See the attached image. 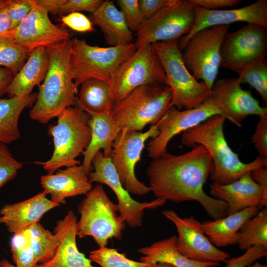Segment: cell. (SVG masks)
<instances>
[{
  "label": "cell",
  "instance_id": "cell-1",
  "mask_svg": "<svg viewBox=\"0 0 267 267\" xmlns=\"http://www.w3.org/2000/svg\"><path fill=\"white\" fill-rule=\"evenodd\" d=\"M213 168L211 156L202 145L179 155L166 152L149 163V187L156 198L176 203L196 201L214 220L222 218L228 215L226 204L203 189Z\"/></svg>",
  "mask_w": 267,
  "mask_h": 267
},
{
  "label": "cell",
  "instance_id": "cell-2",
  "mask_svg": "<svg viewBox=\"0 0 267 267\" xmlns=\"http://www.w3.org/2000/svg\"><path fill=\"white\" fill-rule=\"evenodd\" d=\"M226 119L221 115L210 117L197 126L182 133L181 142L194 147L200 145L209 152L213 164L210 175L213 183L225 185L232 183L248 172L267 167V158L260 155L248 163L242 162L228 145L223 132Z\"/></svg>",
  "mask_w": 267,
  "mask_h": 267
},
{
  "label": "cell",
  "instance_id": "cell-3",
  "mask_svg": "<svg viewBox=\"0 0 267 267\" xmlns=\"http://www.w3.org/2000/svg\"><path fill=\"white\" fill-rule=\"evenodd\" d=\"M71 40V37L46 47L49 58L48 70L30 111V118L42 124H47L66 108L77 105L78 88L69 58Z\"/></svg>",
  "mask_w": 267,
  "mask_h": 267
},
{
  "label": "cell",
  "instance_id": "cell-4",
  "mask_svg": "<svg viewBox=\"0 0 267 267\" xmlns=\"http://www.w3.org/2000/svg\"><path fill=\"white\" fill-rule=\"evenodd\" d=\"M57 118L56 123L48 127L54 145L51 158L44 162H35L48 174L63 167L80 165L76 158L87 149L91 137L90 115L78 104L66 108Z\"/></svg>",
  "mask_w": 267,
  "mask_h": 267
},
{
  "label": "cell",
  "instance_id": "cell-5",
  "mask_svg": "<svg viewBox=\"0 0 267 267\" xmlns=\"http://www.w3.org/2000/svg\"><path fill=\"white\" fill-rule=\"evenodd\" d=\"M172 95L171 89L166 85H143L115 103L110 114L121 129L139 132L162 119L171 107Z\"/></svg>",
  "mask_w": 267,
  "mask_h": 267
},
{
  "label": "cell",
  "instance_id": "cell-6",
  "mask_svg": "<svg viewBox=\"0 0 267 267\" xmlns=\"http://www.w3.org/2000/svg\"><path fill=\"white\" fill-rule=\"evenodd\" d=\"M78 209L79 238L90 236L99 248L106 247L109 239L122 238L126 223L118 214L117 204L110 199L101 184H97L86 194Z\"/></svg>",
  "mask_w": 267,
  "mask_h": 267
},
{
  "label": "cell",
  "instance_id": "cell-7",
  "mask_svg": "<svg viewBox=\"0 0 267 267\" xmlns=\"http://www.w3.org/2000/svg\"><path fill=\"white\" fill-rule=\"evenodd\" d=\"M164 69L166 85L172 92L171 107L178 110L190 109L203 103L211 90L190 73L182 58L178 40L152 44Z\"/></svg>",
  "mask_w": 267,
  "mask_h": 267
},
{
  "label": "cell",
  "instance_id": "cell-8",
  "mask_svg": "<svg viewBox=\"0 0 267 267\" xmlns=\"http://www.w3.org/2000/svg\"><path fill=\"white\" fill-rule=\"evenodd\" d=\"M136 49L134 43L114 46L89 44L86 40L71 38L70 63L76 87L95 78L109 82L120 65Z\"/></svg>",
  "mask_w": 267,
  "mask_h": 267
},
{
  "label": "cell",
  "instance_id": "cell-9",
  "mask_svg": "<svg viewBox=\"0 0 267 267\" xmlns=\"http://www.w3.org/2000/svg\"><path fill=\"white\" fill-rule=\"evenodd\" d=\"M109 83L114 104L140 86L166 85L164 69L152 44H144L136 48L117 68Z\"/></svg>",
  "mask_w": 267,
  "mask_h": 267
},
{
  "label": "cell",
  "instance_id": "cell-10",
  "mask_svg": "<svg viewBox=\"0 0 267 267\" xmlns=\"http://www.w3.org/2000/svg\"><path fill=\"white\" fill-rule=\"evenodd\" d=\"M229 25L202 29L194 34L181 51L183 62L192 76L210 89L216 80L221 64V49Z\"/></svg>",
  "mask_w": 267,
  "mask_h": 267
},
{
  "label": "cell",
  "instance_id": "cell-11",
  "mask_svg": "<svg viewBox=\"0 0 267 267\" xmlns=\"http://www.w3.org/2000/svg\"><path fill=\"white\" fill-rule=\"evenodd\" d=\"M267 54V29L246 24L224 36L221 49L220 67L239 75L266 60Z\"/></svg>",
  "mask_w": 267,
  "mask_h": 267
},
{
  "label": "cell",
  "instance_id": "cell-12",
  "mask_svg": "<svg viewBox=\"0 0 267 267\" xmlns=\"http://www.w3.org/2000/svg\"><path fill=\"white\" fill-rule=\"evenodd\" d=\"M195 21L194 5L190 0H177L146 20L136 32V48L147 44L178 40L192 30Z\"/></svg>",
  "mask_w": 267,
  "mask_h": 267
},
{
  "label": "cell",
  "instance_id": "cell-13",
  "mask_svg": "<svg viewBox=\"0 0 267 267\" xmlns=\"http://www.w3.org/2000/svg\"><path fill=\"white\" fill-rule=\"evenodd\" d=\"M158 134V123L143 133L121 129L113 142L111 162L122 185L130 194L143 195L150 192L149 186L136 178L134 170L145 141Z\"/></svg>",
  "mask_w": 267,
  "mask_h": 267
},
{
  "label": "cell",
  "instance_id": "cell-14",
  "mask_svg": "<svg viewBox=\"0 0 267 267\" xmlns=\"http://www.w3.org/2000/svg\"><path fill=\"white\" fill-rule=\"evenodd\" d=\"M91 165L94 171L88 175L90 181L105 184L112 190L117 199L119 214L130 227L141 226L145 210L155 209L166 203L158 198L144 202L134 199L122 185L110 157H104L101 151L94 155Z\"/></svg>",
  "mask_w": 267,
  "mask_h": 267
},
{
  "label": "cell",
  "instance_id": "cell-15",
  "mask_svg": "<svg viewBox=\"0 0 267 267\" xmlns=\"http://www.w3.org/2000/svg\"><path fill=\"white\" fill-rule=\"evenodd\" d=\"M32 8L26 18L15 28L0 35L12 40L24 48L30 54L39 47H47L71 38L64 27L53 24L48 12L31 0Z\"/></svg>",
  "mask_w": 267,
  "mask_h": 267
},
{
  "label": "cell",
  "instance_id": "cell-16",
  "mask_svg": "<svg viewBox=\"0 0 267 267\" xmlns=\"http://www.w3.org/2000/svg\"><path fill=\"white\" fill-rule=\"evenodd\" d=\"M215 115H222L211 95L199 106L185 110L171 107L158 122V134L147 143L150 157L156 159L167 152V146L175 135L183 133Z\"/></svg>",
  "mask_w": 267,
  "mask_h": 267
},
{
  "label": "cell",
  "instance_id": "cell-17",
  "mask_svg": "<svg viewBox=\"0 0 267 267\" xmlns=\"http://www.w3.org/2000/svg\"><path fill=\"white\" fill-rule=\"evenodd\" d=\"M162 214L175 225L178 236V250L187 258L200 262H225L230 255L219 249L205 234L201 222L192 216L182 218L175 211L167 210Z\"/></svg>",
  "mask_w": 267,
  "mask_h": 267
},
{
  "label": "cell",
  "instance_id": "cell-18",
  "mask_svg": "<svg viewBox=\"0 0 267 267\" xmlns=\"http://www.w3.org/2000/svg\"><path fill=\"white\" fill-rule=\"evenodd\" d=\"M237 78L216 80L211 96L222 115L237 127L249 115L259 117L267 114V108L260 106L250 91L243 89Z\"/></svg>",
  "mask_w": 267,
  "mask_h": 267
},
{
  "label": "cell",
  "instance_id": "cell-19",
  "mask_svg": "<svg viewBox=\"0 0 267 267\" xmlns=\"http://www.w3.org/2000/svg\"><path fill=\"white\" fill-rule=\"evenodd\" d=\"M194 7L195 21L192 29L178 42V47L181 51L194 34L206 28L243 22L258 25L267 29V0H258L246 6L232 9L208 10L198 6Z\"/></svg>",
  "mask_w": 267,
  "mask_h": 267
},
{
  "label": "cell",
  "instance_id": "cell-20",
  "mask_svg": "<svg viewBox=\"0 0 267 267\" xmlns=\"http://www.w3.org/2000/svg\"><path fill=\"white\" fill-rule=\"evenodd\" d=\"M46 195L43 191L24 201L5 204L0 210V224L14 234L39 222L44 214L60 205Z\"/></svg>",
  "mask_w": 267,
  "mask_h": 267
},
{
  "label": "cell",
  "instance_id": "cell-21",
  "mask_svg": "<svg viewBox=\"0 0 267 267\" xmlns=\"http://www.w3.org/2000/svg\"><path fill=\"white\" fill-rule=\"evenodd\" d=\"M77 217L72 211H68L63 219L56 222L54 232L59 240L56 251L49 261L36 267H94L91 261L77 248Z\"/></svg>",
  "mask_w": 267,
  "mask_h": 267
},
{
  "label": "cell",
  "instance_id": "cell-22",
  "mask_svg": "<svg viewBox=\"0 0 267 267\" xmlns=\"http://www.w3.org/2000/svg\"><path fill=\"white\" fill-rule=\"evenodd\" d=\"M55 173L42 176L41 184L51 200L59 205L69 197L86 194L92 189L91 182L82 165L58 170Z\"/></svg>",
  "mask_w": 267,
  "mask_h": 267
},
{
  "label": "cell",
  "instance_id": "cell-23",
  "mask_svg": "<svg viewBox=\"0 0 267 267\" xmlns=\"http://www.w3.org/2000/svg\"><path fill=\"white\" fill-rule=\"evenodd\" d=\"M209 188L212 197L225 202L228 215L248 208H259L263 199L262 190L252 178L251 172L229 184L212 183Z\"/></svg>",
  "mask_w": 267,
  "mask_h": 267
},
{
  "label": "cell",
  "instance_id": "cell-24",
  "mask_svg": "<svg viewBox=\"0 0 267 267\" xmlns=\"http://www.w3.org/2000/svg\"><path fill=\"white\" fill-rule=\"evenodd\" d=\"M90 115L89 125L91 131L89 143L83 152L82 166L88 175L92 170L91 162L97 152L103 149V155L110 157L113 142L121 129L112 119L110 112L95 113L84 110Z\"/></svg>",
  "mask_w": 267,
  "mask_h": 267
},
{
  "label": "cell",
  "instance_id": "cell-25",
  "mask_svg": "<svg viewBox=\"0 0 267 267\" xmlns=\"http://www.w3.org/2000/svg\"><path fill=\"white\" fill-rule=\"evenodd\" d=\"M49 60L46 47H39L32 51L8 87L6 93L9 97H22L31 94L34 87L44 80Z\"/></svg>",
  "mask_w": 267,
  "mask_h": 267
},
{
  "label": "cell",
  "instance_id": "cell-26",
  "mask_svg": "<svg viewBox=\"0 0 267 267\" xmlns=\"http://www.w3.org/2000/svg\"><path fill=\"white\" fill-rule=\"evenodd\" d=\"M90 20L103 33L106 43L110 46L133 43V32L130 30L120 10L112 1L103 0L91 14Z\"/></svg>",
  "mask_w": 267,
  "mask_h": 267
},
{
  "label": "cell",
  "instance_id": "cell-27",
  "mask_svg": "<svg viewBox=\"0 0 267 267\" xmlns=\"http://www.w3.org/2000/svg\"><path fill=\"white\" fill-rule=\"evenodd\" d=\"M259 212L258 207L245 209L235 213L213 221L201 223L203 230L216 247L236 244L238 233L244 223Z\"/></svg>",
  "mask_w": 267,
  "mask_h": 267
},
{
  "label": "cell",
  "instance_id": "cell-28",
  "mask_svg": "<svg viewBox=\"0 0 267 267\" xmlns=\"http://www.w3.org/2000/svg\"><path fill=\"white\" fill-rule=\"evenodd\" d=\"M177 236L173 235L137 250L142 255L140 262L151 265L166 263L175 267H215L219 263L200 262L190 260L182 255L176 246Z\"/></svg>",
  "mask_w": 267,
  "mask_h": 267
},
{
  "label": "cell",
  "instance_id": "cell-29",
  "mask_svg": "<svg viewBox=\"0 0 267 267\" xmlns=\"http://www.w3.org/2000/svg\"><path fill=\"white\" fill-rule=\"evenodd\" d=\"M38 93L22 97L0 98V142L6 144L20 137L18 121L22 111L35 102Z\"/></svg>",
  "mask_w": 267,
  "mask_h": 267
},
{
  "label": "cell",
  "instance_id": "cell-30",
  "mask_svg": "<svg viewBox=\"0 0 267 267\" xmlns=\"http://www.w3.org/2000/svg\"><path fill=\"white\" fill-rule=\"evenodd\" d=\"M78 105L83 110L95 113L111 112L114 105L108 82L89 79L81 84Z\"/></svg>",
  "mask_w": 267,
  "mask_h": 267
},
{
  "label": "cell",
  "instance_id": "cell-31",
  "mask_svg": "<svg viewBox=\"0 0 267 267\" xmlns=\"http://www.w3.org/2000/svg\"><path fill=\"white\" fill-rule=\"evenodd\" d=\"M236 244L244 251L256 245L267 248V208L244 223L238 233Z\"/></svg>",
  "mask_w": 267,
  "mask_h": 267
},
{
  "label": "cell",
  "instance_id": "cell-32",
  "mask_svg": "<svg viewBox=\"0 0 267 267\" xmlns=\"http://www.w3.org/2000/svg\"><path fill=\"white\" fill-rule=\"evenodd\" d=\"M31 243L38 264L49 261L55 254L58 247L59 237L44 228L39 222L28 228Z\"/></svg>",
  "mask_w": 267,
  "mask_h": 267
},
{
  "label": "cell",
  "instance_id": "cell-33",
  "mask_svg": "<svg viewBox=\"0 0 267 267\" xmlns=\"http://www.w3.org/2000/svg\"><path fill=\"white\" fill-rule=\"evenodd\" d=\"M48 13L60 17L72 12L86 11L93 13L101 5V0H36Z\"/></svg>",
  "mask_w": 267,
  "mask_h": 267
},
{
  "label": "cell",
  "instance_id": "cell-34",
  "mask_svg": "<svg viewBox=\"0 0 267 267\" xmlns=\"http://www.w3.org/2000/svg\"><path fill=\"white\" fill-rule=\"evenodd\" d=\"M12 258L17 267H36L38 264L28 228L14 234L10 243Z\"/></svg>",
  "mask_w": 267,
  "mask_h": 267
},
{
  "label": "cell",
  "instance_id": "cell-35",
  "mask_svg": "<svg viewBox=\"0 0 267 267\" xmlns=\"http://www.w3.org/2000/svg\"><path fill=\"white\" fill-rule=\"evenodd\" d=\"M89 259L101 267H157L151 265L137 262L127 258L125 254L120 253L116 249L106 247L89 252Z\"/></svg>",
  "mask_w": 267,
  "mask_h": 267
},
{
  "label": "cell",
  "instance_id": "cell-36",
  "mask_svg": "<svg viewBox=\"0 0 267 267\" xmlns=\"http://www.w3.org/2000/svg\"><path fill=\"white\" fill-rule=\"evenodd\" d=\"M29 53L10 39L0 37V66L10 69L14 76L25 64Z\"/></svg>",
  "mask_w": 267,
  "mask_h": 267
},
{
  "label": "cell",
  "instance_id": "cell-37",
  "mask_svg": "<svg viewBox=\"0 0 267 267\" xmlns=\"http://www.w3.org/2000/svg\"><path fill=\"white\" fill-rule=\"evenodd\" d=\"M241 84H248L267 102V62L266 60L251 67L238 75L237 78Z\"/></svg>",
  "mask_w": 267,
  "mask_h": 267
},
{
  "label": "cell",
  "instance_id": "cell-38",
  "mask_svg": "<svg viewBox=\"0 0 267 267\" xmlns=\"http://www.w3.org/2000/svg\"><path fill=\"white\" fill-rule=\"evenodd\" d=\"M22 166L12 157L6 144L0 142V188L14 178Z\"/></svg>",
  "mask_w": 267,
  "mask_h": 267
},
{
  "label": "cell",
  "instance_id": "cell-39",
  "mask_svg": "<svg viewBox=\"0 0 267 267\" xmlns=\"http://www.w3.org/2000/svg\"><path fill=\"white\" fill-rule=\"evenodd\" d=\"M117 3L130 30L132 32H137L145 21L138 0H118Z\"/></svg>",
  "mask_w": 267,
  "mask_h": 267
},
{
  "label": "cell",
  "instance_id": "cell-40",
  "mask_svg": "<svg viewBox=\"0 0 267 267\" xmlns=\"http://www.w3.org/2000/svg\"><path fill=\"white\" fill-rule=\"evenodd\" d=\"M10 19L9 30L17 27L29 15L32 8L31 0H9L7 4Z\"/></svg>",
  "mask_w": 267,
  "mask_h": 267
},
{
  "label": "cell",
  "instance_id": "cell-41",
  "mask_svg": "<svg viewBox=\"0 0 267 267\" xmlns=\"http://www.w3.org/2000/svg\"><path fill=\"white\" fill-rule=\"evenodd\" d=\"M267 256V248L261 245L254 246L239 257L228 259L225 267H246Z\"/></svg>",
  "mask_w": 267,
  "mask_h": 267
},
{
  "label": "cell",
  "instance_id": "cell-42",
  "mask_svg": "<svg viewBox=\"0 0 267 267\" xmlns=\"http://www.w3.org/2000/svg\"><path fill=\"white\" fill-rule=\"evenodd\" d=\"M60 20L64 25L76 32L85 33L94 30L90 19L79 12H72L62 16Z\"/></svg>",
  "mask_w": 267,
  "mask_h": 267
},
{
  "label": "cell",
  "instance_id": "cell-43",
  "mask_svg": "<svg viewBox=\"0 0 267 267\" xmlns=\"http://www.w3.org/2000/svg\"><path fill=\"white\" fill-rule=\"evenodd\" d=\"M251 139L259 155L267 158V114L260 116Z\"/></svg>",
  "mask_w": 267,
  "mask_h": 267
},
{
  "label": "cell",
  "instance_id": "cell-44",
  "mask_svg": "<svg viewBox=\"0 0 267 267\" xmlns=\"http://www.w3.org/2000/svg\"><path fill=\"white\" fill-rule=\"evenodd\" d=\"M177 0H138L139 6L145 20L154 16L162 8L170 5Z\"/></svg>",
  "mask_w": 267,
  "mask_h": 267
},
{
  "label": "cell",
  "instance_id": "cell-45",
  "mask_svg": "<svg viewBox=\"0 0 267 267\" xmlns=\"http://www.w3.org/2000/svg\"><path fill=\"white\" fill-rule=\"evenodd\" d=\"M192 4L208 10H219L226 7H235L242 2L241 0H190Z\"/></svg>",
  "mask_w": 267,
  "mask_h": 267
},
{
  "label": "cell",
  "instance_id": "cell-46",
  "mask_svg": "<svg viewBox=\"0 0 267 267\" xmlns=\"http://www.w3.org/2000/svg\"><path fill=\"white\" fill-rule=\"evenodd\" d=\"M253 180L259 185L263 194V199L259 209L267 208V168L261 167L251 172Z\"/></svg>",
  "mask_w": 267,
  "mask_h": 267
},
{
  "label": "cell",
  "instance_id": "cell-47",
  "mask_svg": "<svg viewBox=\"0 0 267 267\" xmlns=\"http://www.w3.org/2000/svg\"><path fill=\"white\" fill-rule=\"evenodd\" d=\"M13 77L14 75L10 69L0 67V98L6 93Z\"/></svg>",
  "mask_w": 267,
  "mask_h": 267
},
{
  "label": "cell",
  "instance_id": "cell-48",
  "mask_svg": "<svg viewBox=\"0 0 267 267\" xmlns=\"http://www.w3.org/2000/svg\"><path fill=\"white\" fill-rule=\"evenodd\" d=\"M10 24L6 5L0 8V35L9 30Z\"/></svg>",
  "mask_w": 267,
  "mask_h": 267
},
{
  "label": "cell",
  "instance_id": "cell-49",
  "mask_svg": "<svg viewBox=\"0 0 267 267\" xmlns=\"http://www.w3.org/2000/svg\"><path fill=\"white\" fill-rule=\"evenodd\" d=\"M0 267H17L11 264L8 260L2 259L0 261Z\"/></svg>",
  "mask_w": 267,
  "mask_h": 267
},
{
  "label": "cell",
  "instance_id": "cell-50",
  "mask_svg": "<svg viewBox=\"0 0 267 267\" xmlns=\"http://www.w3.org/2000/svg\"><path fill=\"white\" fill-rule=\"evenodd\" d=\"M246 267H267V265L266 264H262L259 262L256 261Z\"/></svg>",
  "mask_w": 267,
  "mask_h": 267
},
{
  "label": "cell",
  "instance_id": "cell-51",
  "mask_svg": "<svg viewBox=\"0 0 267 267\" xmlns=\"http://www.w3.org/2000/svg\"><path fill=\"white\" fill-rule=\"evenodd\" d=\"M157 267H175L174 266L166 263H159L157 264Z\"/></svg>",
  "mask_w": 267,
  "mask_h": 267
},
{
  "label": "cell",
  "instance_id": "cell-52",
  "mask_svg": "<svg viewBox=\"0 0 267 267\" xmlns=\"http://www.w3.org/2000/svg\"><path fill=\"white\" fill-rule=\"evenodd\" d=\"M8 1L9 0H0V8L6 5Z\"/></svg>",
  "mask_w": 267,
  "mask_h": 267
}]
</instances>
